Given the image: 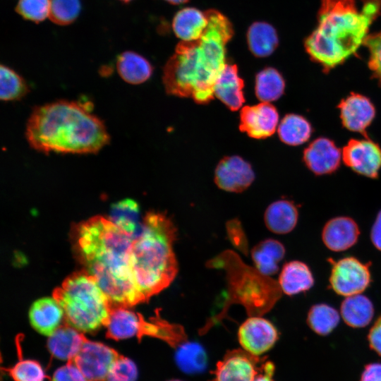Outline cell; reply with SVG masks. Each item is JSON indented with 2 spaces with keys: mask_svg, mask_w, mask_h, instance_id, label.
I'll return each mask as SVG.
<instances>
[{
  "mask_svg": "<svg viewBox=\"0 0 381 381\" xmlns=\"http://www.w3.org/2000/svg\"><path fill=\"white\" fill-rule=\"evenodd\" d=\"M176 228L164 213L149 212L133 238L131 262L135 284L145 301L174 281L179 266L173 250Z\"/></svg>",
  "mask_w": 381,
  "mask_h": 381,
  "instance_id": "cell-5",
  "label": "cell"
},
{
  "mask_svg": "<svg viewBox=\"0 0 381 381\" xmlns=\"http://www.w3.org/2000/svg\"><path fill=\"white\" fill-rule=\"evenodd\" d=\"M331 262L329 284L336 294L345 297L359 294L370 285L371 275L368 264L354 257Z\"/></svg>",
  "mask_w": 381,
  "mask_h": 381,
  "instance_id": "cell-8",
  "label": "cell"
},
{
  "mask_svg": "<svg viewBox=\"0 0 381 381\" xmlns=\"http://www.w3.org/2000/svg\"><path fill=\"white\" fill-rule=\"evenodd\" d=\"M285 255V248L279 241L267 238L259 242L251 250V257L257 270L267 277L279 270V262Z\"/></svg>",
  "mask_w": 381,
  "mask_h": 381,
  "instance_id": "cell-26",
  "label": "cell"
},
{
  "mask_svg": "<svg viewBox=\"0 0 381 381\" xmlns=\"http://www.w3.org/2000/svg\"><path fill=\"white\" fill-rule=\"evenodd\" d=\"M5 370L13 381H44L46 378L41 364L31 359H20Z\"/></svg>",
  "mask_w": 381,
  "mask_h": 381,
  "instance_id": "cell-37",
  "label": "cell"
},
{
  "mask_svg": "<svg viewBox=\"0 0 381 381\" xmlns=\"http://www.w3.org/2000/svg\"><path fill=\"white\" fill-rule=\"evenodd\" d=\"M244 82L236 64L226 63L214 87V95L230 110H238L245 102Z\"/></svg>",
  "mask_w": 381,
  "mask_h": 381,
  "instance_id": "cell-19",
  "label": "cell"
},
{
  "mask_svg": "<svg viewBox=\"0 0 381 381\" xmlns=\"http://www.w3.org/2000/svg\"><path fill=\"white\" fill-rule=\"evenodd\" d=\"M298 212L293 202L279 200L271 203L266 209L264 221L266 227L277 234L291 232L296 226Z\"/></svg>",
  "mask_w": 381,
  "mask_h": 381,
  "instance_id": "cell-24",
  "label": "cell"
},
{
  "mask_svg": "<svg viewBox=\"0 0 381 381\" xmlns=\"http://www.w3.org/2000/svg\"><path fill=\"white\" fill-rule=\"evenodd\" d=\"M53 297L61 306L66 323L78 331L94 332L105 326L114 304L86 270L68 276Z\"/></svg>",
  "mask_w": 381,
  "mask_h": 381,
  "instance_id": "cell-6",
  "label": "cell"
},
{
  "mask_svg": "<svg viewBox=\"0 0 381 381\" xmlns=\"http://www.w3.org/2000/svg\"><path fill=\"white\" fill-rule=\"evenodd\" d=\"M364 44L370 53L368 66L381 85V31L368 35Z\"/></svg>",
  "mask_w": 381,
  "mask_h": 381,
  "instance_id": "cell-40",
  "label": "cell"
},
{
  "mask_svg": "<svg viewBox=\"0 0 381 381\" xmlns=\"http://www.w3.org/2000/svg\"><path fill=\"white\" fill-rule=\"evenodd\" d=\"M360 234L357 223L349 217H337L325 224L322 240L325 246L335 252L344 251L356 243Z\"/></svg>",
  "mask_w": 381,
  "mask_h": 381,
  "instance_id": "cell-17",
  "label": "cell"
},
{
  "mask_svg": "<svg viewBox=\"0 0 381 381\" xmlns=\"http://www.w3.org/2000/svg\"><path fill=\"white\" fill-rule=\"evenodd\" d=\"M49 0H19L16 11L24 19L39 23L49 15Z\"/></svg>",
  "mask_w": 381,
  "mask_h": 381,
  "instance_id": "cell-38",
  "label": "cell"
},
{
  "mask_svg": "<svg viewBox=\"0 0 381 381\" xmlns=\"http://www.w3.org/2000/svg\"><path fill=\"white\" fill-rule=\"evenodd\" d=\"M108 218L133 237L140 232L142 227L138 205L129 198L113 204Z\"/></svg>",
  "mask_w": 381,
  "mask_h": 381,
  "instance_id": "cell-31",
  "label": "cell"
},
{
  "mask_svg": "<svg viewBox=\"0 0 381 381\" xmlns=\"http://www.w3.org/2000/svg\"><path fill=\"white\" fill-rule=\"evenodd\" d=\"M254 179L251 165L237 155L221 159L214 171L215 183L228 192H243L250 186Z\"/></svg>",
  "mask_w": 381,
  "mask_h": 381,
  "instance_id": "cell-14",
  "label": "cell"
},
{
  "mask_svg": "<svg viewBox=\"0 0 381 381\" xmlns=\"http://www.w3.org/2000/svg\"><path fill=\"white\" fill-rule=\"evenodd\" d=\"M248 47L256 57L271 55L279 44V37L275 28L270 23L258 21L252 23L246 34Z\"/></svg>",
  "mask_w": 381,
  "mask_h": 381,
  "instance_id": "cell-27",
  "label": "cell"
},
{
  "mask_svg": "<svg viewBox=\"0 0 381 381\" xmlns=\"http://www.w3.org/2000/svg\"><path fill=\"white\" fill-rule=\"evenodd\" d=\"M370 240L373 246L381 251V210L377 213L372 226Z\"/></svg>",
  "mask_w": 381,
  "mask_h": 381,
  "instance_id": "cell-44",
  "label": "cell"
},
{
  "mask_svg": "<svg viewBox=\"0 0 381 381\" xmlns=\"http://www.w3.org/2000/svg\"><path fill=\"white\" fill-rule=\"evenodd\" d=\"M208 25L206 11L186 7L179 11L172 20V29L181 41H193L198 39Z\"/></svg>",
  "mask_w": 381,
  "mask_h": 381,
  "instance_id": "cell-23",
  "label": "cell"
},
{
  "mask_svg": "<svg viewBox=\"0 0 381 381\" xmlns=\"http://www.w3.org/2000/svg\"><path fill=\"white\" fill-rule=\"evenodd\" d=\"M313 133L309 121L301 115L286 114L278 126L280 140L289 145L296 146L306 142Z\"/></svg>",
  "mask_w": 381,
  "mask_h": 381,
  "instance_id": "cell-30",
  "label": "cell"
},
{
  "mask_svg": "<svg viewBox=\"0 0 381 381\" xmlns=\"http://www.w3.org/2000/svg\"><path fill=\"white\" fill-rule=\"evenodd\" d=\"M342 159L356 173L375 179L381 169V148L368 138L351 139L343 148Z\"/></svg>",
  "mask_w": 381,
  "mask_h": 381,
  "instance_id": "cell-11",
  "label": "cell"
},
{
  "mask_svg": "<svg viewBox=\"0 0 381 381\" xmlns=\"http://www.w3.org/2000/svg\"><path fill=\"white\" fill-rule=\"evenodd\" d=\"M138 375L135 363L120 355L112 366L107 381H136Z\"/></svg>",
  "mask_w": 381,
  "mask_h": 381,
  "instance_id": "cell-39",
  "label": "cell"
},
{
  "mask_svg": "<svg viewBox=\"0 0 381 381\" xmlns=\"http://www.w3.org/2000/svg\"><path fill=\"white\" fill-rule=\"evenodd\" d=\"M143 336H150L162 339L174 348L187 340L186 332L181 325L171 324L162 319L158 313L150 320H145Z\"/></svg>",
  "mask_w": 381,
  "mask_h": 381,
  "instance_id": "cell-33",
  "label": "cell"
},
{
  "mask_svg": "<svg viewBox=\"0 0 381 381\" xmlns=\"http://www.w3.org/2000/svg\"><path fill=\"white\" fill-rule=\"evenodd\" d=\"M340 315L333 307L325 304H315L311 306L307 315L309 327L316 334L326 336L330 334L338 325Z\"/></svg>",
  "mask_w": 381,
  "mask_h": 381,
  "instance_id": "cell-34",
  "label": "cell"
},
{
  "mask_svg": "<svg viewBox=\"0 0 381 381\" xmlns=\"http://www.w3.org/2000/svg\"><path fill=\"white\" fill-rule=\"evenodd\" d=\"M25 136L31 147L44 153H96L110 140L103 121L86 105L67 100L35 107Z\"/></svg>",
  "mask_w": 381,
  "mask_h": 381,
  "instance_id": "cell-3",
  "label": "cell"
},
{
  "mask_svg": "<svg viewBox=\"0 0 381 381\" xmlns=\"http://www.w3.org/2000/svg\"><path fill=\"white\" fill-rule=\"evenodd\" d=\"M260 358L244 350L228 352L218 362L214 381H253L262 369Z\"/></svg>",
  "mask_w": 381,
  "mask_h": 381,
  "instance_id": "cell-12",
  "label": "cell"
},
{
  "mask_svg": "<svg viewBox=\"0 0 381 381\" xmlns=\"http://www.w3.org/2000/svg\"><path fill=\"white\" fill-rule=\"evenodd\" d=\"M0 76V98L2 101L18 100L28 92L25 80L8 66L1 65Z\"/></svg>",
  "mask_w": 381,
  "mask_h": 381,
  "instance_id": "cell-35",
  "label": "cell"
},
{
  "mask_svg": "<svg viewBox=\"0 0 381 381\" xmlns=\"http://www.w3.org/2000/svg\"><path fill=\"white\" fill-rule=\"evenodd\" d=\"M169 381H181L180 380H169Z\"/></svg>",
  "mask_w": 381,
  "mask_h": 381,
  "instance_id": "cell-48",
  "label": "cell"
},
{
  "mask_svg": "<svg viewBox=\"0 0 381 381\" xmlns=\"http://www.w3.org/2000/svg\"><path fill=\"white\" fill-rule=\"evenodd\" d=\"M367 339L370 348L381 356V315L370 329Z\"/></svg>",
  "mask_w": 381,
  "mask_h": 381,
  "instance_id": "cell-42",
  "label": "cell"
},
{
  "mask_svg": "<svg viewBox=\"0 0 381 381\" xmlns=\"http://www.w3.org/2000/svg\"><path fill=\"white\" fill-rule=\"evenodd\" d=\"M381 0H366L359 11L355 0H322L318 25L306 39L310 58L328 71L355 54L368 37Z\"/></svg>",
  "mask_w": 381,
  "mask_h": 381,
  "instance_id": "cell-4",
  "label": "cell"
},
{
  "mask_svg": "<svg viewBox=\"0 0 381 381\" xmlns=\"http://www.w3.org/2000/svg\"><path fill=\"white\" fill-rule=\"evenodd\" d=\"M278 123L279 113L270 102L245 106L240 113L239 128L253 138L264 139L272 135Z\"/></svg>",
  "mask_w": 381,
  "mask_h": 381,
  "instance_id": "cell-13",
  "label": "cell"
},
{
  "mask_svg": "<svg viewBox=\"0 0 381 381\" xmlns=\"http://www.w3.org/2000/svg\"><path fill=\"white\" fill-rule=\"evenodd\" d=\"M274 372V365L272 362H264L262 369L255 377L253 381H274L273 374Z\"/></svg>",
  "mask_w": 381,
  "mask_h": 381,
  "instance_id": "cell-45",
  "label": "cell"
},
{
  "mask_svg": "<svg viewBox=\"0 0 381 381\" xmlns=\"http://www.w3.org/2000/svg\"><path fill=\"white\" fill-rule=\"evenodd\" d=\"M175 362L182 372L194 375L206 369L208 358L200 344L186 340L176 348Z\"/></svg>",
  "mask_w": 381,
  "mask_h": 381,
  "instance_id": "cell-29",
  "label": "cell"
},
{
  "mask_svg": "<svg viewBox=\"0 0 381 381\" xmlns=\"http://www.w3.org/2000/svg\"><path fill=\"white\" fill-rule=\"evenodd\" d=\"M87 340L83 332L66 323L49 336L47 348L56 358L72 361Z\"/></svg>",
  "mask_w": 381,
  "mask_h": 381,
  "instance_id": "cell-20",
  "label": "cell"
},
{
  "mask_svg": "<svg viewBox=\"0 0 381 381\" xmlns=\"http://www.w3.org/2000/svg\"><path fill=\"white\" fill-rule=\"evenodd\" d=\"M238 339L244 351L259 357L274 346L279 339V332L268 320L250 316L239 327Z\"/></svg>",
  "mask_w": 381,
  "mask_h": 381,
  "instance_id": "cell-10",
  "label": "cell"
},
{
  "mask_svg": "<svg viewBox=\"0 0 381 381\" xmlns=\"http://www.w3.org/2000/svg\"><path fill=\"white\" fill-rule=\"evenodd\" d=\"M223 255L227 259L216 260L226 270L229 299L245 306L250 316H258L269 311L280 298L282 291L277 282L244 264L233 251Z\"/></svg>",
  "mask_w": 381,
  "mask_h": 381,
  "instance_id": "cell-7",
  "label": "cell"
},
{
  "mask_svg": "<svg viewBox=\"0 0 381 381\" xmlns=\"http://www.w3.org/2000/svg\"><path fill=\"white\" fill-rule=\"evenodd\" d=\"M128 307L114 306L109 318L104 326L107 337L114 340H122L137 337H143L142 332L145 319Z\"/></svg>",
  "mask_w": 381,
  "mask_h": 381,
  "instance_id": "cell-18",
  "label": "cell"
},
{
  "mask_svg": "<svg viewBox=\"0 0 381 381\" xmlns=\"http://www.w3.org/2000/svg\"><path fill=\"white\" fill-rule=\"evenodd\" d=\"M116 69L126 83L138 85L147 81L152 75L153 67L142 55L133 51L121 53L116 58Z\"/></svg>",
  "mask_w": 381,
  "mask_h": 381,
  "instance_id": "cell-25",
  "label": "cell"
},
{
  "mask_svg": "<svg viewBox=\"0 0 381 381\" xmlns=\"http://www.w3.org/2000/svg\"><path fill=\"white\" fill-rule=\"evenodd\" d=\"M50 20L59 25H67L73 23L81 11L80 0H49Z\"/></svg>",
  "mask_w": 381,
  "mask_h": 381,
  "instance_id": "cell-36",
  "label": "cell"
},
{
  "mask_svg": "<svg viewBox=\"0 0 381 381\" xmlns=\"http://www.w3.org/2000/svg\"><path fill=\"white\" fill-rule=\"evenodd\" d=\"M278 283L284 294L294 296L311 289L314 284V278L306 263L292 260L284 265Z\"/></svg>",
  "mask_w": 381,
  "mask_h": 381,
  "instance_id": "cell-22",
  "label": "cell"
},
{
  "mask_svg": "<svg viewBox=\"0 0 381 381\" xmlns=\"http://www.w3.org/2000/svg\"><path fill=\"white\" fill-rule=\"evenodd\" d=\"M359 381H381V363L367 364L361 373Z\"/></svg>",
  "mask_w": 381,
  "mask_h": 381,
  "instance_id": "cell-43",
  "label": "cell"
},
{
  "mask_svg": "<svg viewBox=\"0 0 381 381\" xmlns=\"http://www.w3.org/2000/svg\"><path fill=\"white\" fill-rule=\"evenodd\" d=\"M173 5H179L188 2L189 0H164Z\"/></svg>",
  "mask_w": 381,
  "mask_h": 381,
  "instance_id": "cell-46",
  "label": "cell"
},
{
  "mask_svg": "<svg viewBox=\"0 0 381 381\" xmlns=\"http://www.w3.org/2000/svg\"><path fill=\"white\" fill-rule=\"evenodd\" d=\"M75 237L85 270L94 277L114 306L129 308L145 301L133 275L132 235L98 215L81 222Z\"/></svg>",
  "mask_w": 381,
  "mask_h": 381,
  "instance_id": "cell-2",
  "label": "cell"
},
{
  "mask_svg": "<svg viewBox=\"0 0 381 381\" xmlns=\"http://www.w3.org/2000/svg\"><path fill=\"white\" fill-rule=\"evenodd\" d=\"M120 1L123 2V3H129L131 2L132 0H119Z\"/></svg>",
  "mask_w": 381,
  "mask_h": 381,
  "instance_id": "cell-47",
  "label": "cell"
},
{
  "mask_svg": "<svg viewBox=\"0 0 381 381\" xmlns=\"http://www.w3.org/2000/svg\"><path fill=\"white\" fill-rule=\"evenodd\" d=\"M340 315L351 327L361 328L367 326L374 315L372 301L361 294L347 296L340 307Z\"/></svg>",
  "mask_w": 381,
  "mask_h": 381,
  "instance_id": "cell-28",
  "label": "cell"
},
{
  "mask_svg": "<svg viewBox=\"0 0 381 381\" xmlns=\"http://www.w3.org/2000/svg\"><path fill=\"white\" fill-rule=\"evenodd\" d=\"M285 82L281 73L274 68L267 67L255 76V93L261 102H270L283 95Z\"/></svg>",
  "mask_w": 381,
  "mask_h": 381,
  "instance_id": "cell-32",
  "label": "cell"
},
{
  "mask_svg": "<svg viewBox=\"0 0 381 381\" xmlns=\"http://www.w3.org/2000/svg\"><path fill=\"white\" fill-rule=\"evenodd\" d=\"M342 152L327 138L314 140L304 150L303 159L306 167L317 175L329 174L339 167Z\"/></svg>",
  "mask_w": 381,
  "mask_h": 381,
  "instance_id": "cell-15",
  "label": "cell"
},
{
  "mask_svg": "<svg viewBox=\"0 0 381 381\" xmlns=\"http://www.w3.org/2000/svg\"><path fill=\"white\" fill-rule=\"evenodd\" d=\"M52 381H86L83 375L73 361L55 370Z\"/></svg>",
  "mask_w": 381,
  "mask_h": 381,
  "instance_id": "cell-41",
  "label": "cell"
},
{
  "mask_svg": "<svg viewBox=\"0 0 381 381\" xmlns=\"http://www.w3.org/2000/svg\"><path fill=\"white\" fill-rule=\"evenodd\" d=\"M338 108L344 126L348 130L364 133L375 116V109L365 96L351 93L342 99Z\"/></svg>",
  "mask_w": 381,
  "mask_h": 381,
  "instance_id": "cell-16",
  "label": "cell"
},
{
  "mask_svg": "<svg viewBox=\"0 0 381 381\" xmlns=\"http://www.w3.org/2000/svg\"><path fill=\"white\" fill-rule=\"evenodd\" d=\"M119 356L115 349L104 344L87 339L72 361L86 381H107Z\"/></svg>",
  "mask_w": 381,
  "mask_h": 381,
  "instance_id": "cell-9",
  "label": "cell"
},
{
  "mask_svg": "<svg viewBox=\"0 0 381 381\" xmlns=\"http://www.w3.org/2000/svg\"><path fill=\"white\" fill-rule=\"evenodd\" d=\"M64 316V310L54 298L44 297L37 300L29 311L32 327L39 333L50 336L60 326Z\"/></svg>",
  "mask_w": 381,
  "mask_h": 381,
  "instance_id": "cell-21",
  "label": "cell"
},
{
  "mask_svg": "<svg viewBox=\"0 0 381 381\" xmlns=\"http://www.w3.org/2000/svg\"><path fill=\"white\" fill-rule=\"evenodd\" d=\"M208 25L193 41H181L166 63L162 80L167 94L207 104L226 61V45L234 31L232 23L215 9L206 11Z\"/></svg>",
  "mask_w": 381,
  "mask_h": 381,
  "instance_id": "cell-1",
  "label": "cell"
}]
</instances>
